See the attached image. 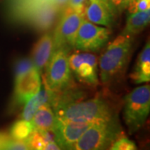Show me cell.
Here are the masks:
<instances>
[{
  "instance_id": "25",
  "label": "cell",
  "mask_w": 150,
  "mask_h": 150,
  "mask_svg": "<svg viewBox=\"0 0 150 150\" xmlns=\"http://www.w3.org/2000/svg\"><path fill=\"white\" fill-rule=\"evenodd\" d=\"M87 0H68L66 6L69 7H76V6L81 5L85 4V2Z\"/></svg>"
},
{
  "instance_id": "16",
  "label": "cell",
  "mask_w": 150,
  "mask_h": 150,
  "mask_svg": "<svg viewBox=\"0 0 150 150\" xmlns=\"http://www.w3.org/2000/svg\"><path fill=\"white\" fill-rule=\"evenodd\" d=\"M56 122V114L51 104H43L33 114L31 123L33 128L54 133Z\"/></svg>"
},
{
  "instance_id": "23",
  "label": "cell",
  "mask_w": 150,
  "mask_h": 150,
  "mask_svg": "<svg viewBox=\"0 0 150 150\" xmlns=\"http://www.w3.org/2000/svg\"><path fill=\"white\" fill-rule=\"evenodd\" d=\"M11 137L8 134L0 133V149H6L7 145Z\"/></svg>"
},
{
  "instance_id": "8",
  "label": "cell",
  "mask_w": 150,
  "mask_h": 150,
  "mask_svg": "<svg viewBox=\"0 0 150 150\" xmlns=\"http://www.w3.org/2000/svg\"><path fill=\"white\" fill-rule=\"evenodd\" d=\"M69 63L72 74L77 80L88 85L98 84V61L95 54L78 50V52L69 54Z\"/></svg>"
},
{
  "instance_id": "18",
  "label": "cell",
  "mask_w": 150,
  "mask_h": 150,
  "mask_svg": "<svg viewBox=\"0 0 150 150\" xmlns=\"http://www.w3.org/2000/svg\"><path fill=\"white\" fill-rule=\"evenodd\" d=\"M34 129L31 121L21 119L13 123L10 129V137L16 140H26Z\"/></svg>"
},
{
  "instance_id": "4",
  "label": "cell",
  "mask_w": 150,
  "mask_h": 150,
  "mask_svg": "<svg viewBox=\"0 0 150 150\" xmlns=\"http://www.w3.org/2000/svg\"><path fill=\"white\" fill-rule=\"evenodd\" d=\"M70 49L69 47H60L54 49L44 68V86L55 93L66 91L73 83V74L69 63Z\"/></svg>"
},
{
  "instance_id": "5",
  "label": "cell",
  "mask_w": 150,
  "mask_h": 150,
  "mask_svg": "<svg viewBox=\"0 0 150 150\" xmlns=\"http://www.w3.org/2000/svg\"><path fill=\"white\" fill-rule=\"evenodd\" d=\"M149 84L137 87L126 95L123 105V120L129 134H134L142 128L149 117Z\"/></svg>"
},
{
  "instance_id": "21",
  "label": "cell",
  "mask_w": 150,
  "mask_h": 150,
  "mask_svg": "<svg viewBox=\"0 0 150 150\" xmlns=\"http://www.w3.org/2000/svg\"><path fill=\"white\" fill-rule=\"evenodd\" d=\"M150 8V0H133L128 7L129 13L144 11Z\"/></svg>"
},
{
  "instance_id": "15",
  "label": "cell",
  "mask_w": 150,
  "mask_h": 150,
  "mask_svg": "<svg viewBox=\"0 0 150 150\" xmlns=\"http://www.w3.org/2000/svg\"><path fill=\"white\" fill-rule=\"evenodd\" d=\"M131 79L136 84H141L150 80V44L148 41L138 57Z\"/></svg>"
},
{
  "instance_id": "19",
  "label": "cell",
  "mask_w": 150,
  "mask_h": 150,
  "mask_svg": "<svg viewBox=\"0 0 150 150\" xmlns=\"http://www.w3.org/2000/svg\"><path fill=\"white\" fill-rule=\"evenodd\" d=\"M109 149L112 150H134L137 149L136 144L129 138L124 136L123 134L120 135L117 139L115 140L112 145L110 146Z\"/></svg>"
},
{
  "instance_id": "13",
  "label": "cell",
  "mask_w": 150,
  "mask_h": 150,
  "mask_svg": "<svg viewBox=\"0 0 150 150\" xmlns=\"http://www.w3.org/2000/svg\"><path fill=\"white\" fill-rule=\"evenodd\" d=\"M59 10L54 4H45L32 11L27 20L38 30H47L53 25Z\"/></svg>"
},
{
  "instance_id": "9",
  "label": "cell",
  "mask_w": 150,
  "mask_h": 150,
  "mask_svg": "<svg viewBox=\"0 0 150 150\" xmlns=\"http://www.w3.org/2000/svg\"><path fill=\"white\" fill-rule=\"evenodd\" d=\"M93 123L74 122L56 117L54 129V141L60 149H74L77 141Z\"/></svg>"
},
{
  "instance_id": "2",
  "label": "cell",
  "mask_w": 150,
  "mask_h": 150,
  "mask_svg": "<svg viewBox=\"0 0 150 150\" xmlns=\"http://www.w3.org/2000/svg\"><path fill=\"white\" fill-rule=\"evenodd\" d=\"M134 36L121 33L108 44L99 59V80L108 84L125 71L133 49Z\"/></svg>"
},
{
  "instance_id": "7",
  "label": "cell",
  "mask_w": 150,
  "mask_h": 150,
  "mask_svg": "<svg viewBox=\"0 0 150 150\" xmlns=\"http://www.w3.org/2000/svg\"><path fill=\"white\" fill-rule=\"evenodd\" d=\"M111 33L109 28L101 27L84 18L76 33L73 48L83 52H98L108 42Z\"/></svg>"
},
{
  "instance_id": "11",
  "label": "cell",
  "mask_w": 150,
  "mask_h": 150,
  "mask_svg": "<svg viewBox=\"0 0 150 150\" xmlns=\"http://www.w3.org/2000/svg\"><path fill=\"white\" fill-rule=\"evenodd\" d=\"M14 79V105L24 104L29 98L35 95L42 87L41 74L35 67Z\"/></svg>"
},
{
  "instance_id": "3",
  "label": "cell",
  "mask_w": 150,
  "mask_h": 150,
  "mask_svg": "<svg viewBox=\"0 0 150 150\" xmlns=\"http://www.w3.org/2000/svg\"><path fill=\"white\" fill-rule=\"evenodd\" d=\"M123 134V129L117 116L93 122L77 141L74 149H109L112 144Z\"/></svg>"
},
{
  "instance_id": "17",
  "label": "cell",
  "mask_w": 150,
  "mask_h": 150,
  "mask_svg": "<svg viewBox=\"0 0 150 150\" xmlns=\"http://www.w3.org/2000/svg\"><path fill=\"white\" fill-rule=\"evenodd\" d=\"M150 8L144 11L129 13L127 18L126 25L122 33L136 35L141 33L149 24Z\"/></svg>"
},
{
  "instance_id": "20",
  "label": "cell",
  "mask_w": 150,
  "mask_h": 150,
  "mask_svg": "<svg viewBox=\"0 0 150 150\" xmlns=\"http://www.w3.org/2000/svg\"><path fill=\"white\" fill-rule=\"evenodd\" d=\"M34 67L32 59H19L15 64L14 69V75L15 79L18 78L23 74H25L28 70H30Z\"/></svg>"
},
{
  "instance_id": "1",
  "label": "cell",
  "mask_w": 150,
  "mask_h": 150,
  "mask_svg": "<svg viewBox=\"0 0 150 150\" xmlns=\"http://www.w3.org/2000/svg\"><path fill=\"white\" fill-rule=\"evenodd\" d=\"M53 107L57 118L79 123L107 120L116 116L111 104L98 97L87 100L67 101L60 98L57 93Z\"/></svg>"
},
{
  "instance_id": "14",
  "label": "cell",
  "mask_w": 150,
  "mask_h": 150,
  "mask_svg": "<svg viewBox=\"0 0 150 150\" xmlns=\"http://www.w3.org/2000/svg\"><path fill=\"white\" fill-rule=\"evenodd\" d=\"M56 96L57 93L50 91L47 87L44 86L43 88L41 87L40 90L24 103L25 105L22 112L21 119L31 121L33 114L42 105L48 103L53 106Z\"/></svg>"
},
{
  "instance_id": "22",
  "label": "cell",
  "mask_w": 150,
  "mask_h": 150,
  "mask_svg": "<svg viewBox=\"0 0 150 150\" xmlns=\"http://www.w3.org/2000/svg\"><path fill=\"white\" fill-rule=\"evenodd\" d=\"M112 6L116 9L118 14H121L123 11L126 10L133 0H109Z\"/></svg>"
},
{
  "instance_id": "10",
  "label": "cell",
  "mask_w": 150,
  "mask_h": 150,
  "mask_svg": "<svg viewBox=\"0 0 150 150\" xmlns=\"http://www.w3.org/2000/svg\"><path fill=\"white\" fill-rule=\"evenodd\" d=\"M118 14L109 0H87L84 17L94 24L111 28L117 21Z\"/></svg>"
},
{
  "instance_id": "6",
  "label": "cell",
  "mask_w": 150,
  "mask_h": 150,
  "mask_svg": "<svg viewBox=\"0 0 150 150\" xmlns=\"http://www.w3.org/2000/svg\"><path fill=\"white\" fill-rule=\"evenodd\" d=\"M84 4H85L76 7L64 6L65 8L53 33L54 49L60 47L73 48L76 33L85 18Z\"/></svg>"
},
{
  "instance_id": "12",
  "label": "cell",
  "mask_w": 150,
  "mask_h": 150,
  "mask_svg": "<svg viewBox=\"0 0 150 150\" xmlns=\"http://www.w3.org/2000/svg\"><path fill=\"white\" fill-rule=\"evenodd\" d=\"M54 51V37L50 32L44 33L33 49L32 61L34 67L42 74Z\"/></svg>"
},
{
  "instance_id": "24",
  "label": "cell",
  "mask_w": 150,
  "mask_h": 150,
  "mask_svg": "<svg viewBox=\"0 0 150 150\" xmlns=\"http://www.w3.org/2000/svg\"><path fill=\"white\" fill-rule=\"evenodd\" d=\"M44 149L46 150H59L60 148L59 146L57 144V143L55 141H50V142H48L45 147H44Z\"/></svg>"
}]
</instances>
